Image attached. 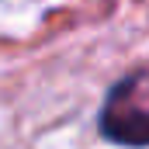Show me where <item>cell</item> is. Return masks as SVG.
<instances>
[{
  "label": "cell",
  "mask_w": 149,
  "mask_h": 149,
  "mask_svg": "<svg viewBox=\"0 0 149 149\" xmlns=\"http://www.w3.org/2000/svg\"><path fill=\"white\" fill-rule=\"evenodd\" d=\"M101 135L114 146H149V63L125 73L104 94L97 114Z\"/></svg>",
  "instance_id": "obj_1"
}]
</instances>
